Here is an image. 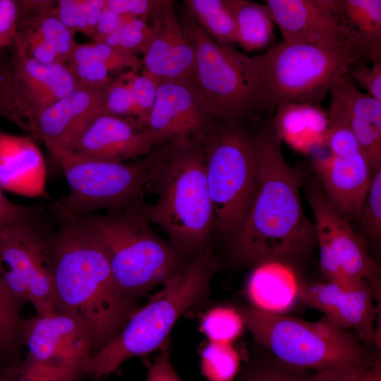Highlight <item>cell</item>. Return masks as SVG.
<instances>
[{"instance_id":"ac0fdd59","label":"cell","mask_w":381,"mask_h":381,"mask_svg":"<svg viewBox=\"0 0 381 381\" xmlns=\"http://www.w3.org/2000/svg\"><path fill=\"white\" fill-rule=\"evenodd\" d=\"M174 1L163 0L148 20L152 37L143 54V71L160 80L194 83L195 47L176 16Z\"/></svg>"},{"instance_id":"ee69618b","label":"cell","mask_w":381,"mask_h":381,"mask_svg":"<svg viewBox=\"0 0 381 381\" xmlns=\"http://www.w3.org/2000/svg\"><path fill=\"white\" fill-rule=\"evenodd\" d=\"M37 207L13 203L4 195L0 186V230L21 222L35 214Z\"/></svg>"},{"instance_id":"d590c367","label":"cell","mask_w":381,"mask_h":381,"mask_svg":"<svg viewBox=\"0 0 381 381\" xmlns=\"http://www.w3.org/2000/svg\"><path fill=\"white\" fill-rule=\"evenodd\" d=\"M128 74L134 118L140 122L146 118L155 104L160 80L143 70L140 73L128 71Z\"/></svg>"},{"instance_id":"681fc988","label":"cell","mask_w":381,"mask_h":381,"mask_svg":"<svg viewBox=\"0 0 381 381\" xmlns=\"http://www.w3.org/2000/svg\"><path fill=\"white\" fill-rule=\"evenodd\" d=\"M163 0H127L126 15L148 22Z\"/></svg>"},{"instance_id":"f1b7e54d","label":"cell","mask_w":381,"mask_h":381,"mask_svg":"<svg viewBox=\"0 0 381 381\" xmlns=\"http://www.w3.org/2000/svg\"><path fill=\"white\" fill-rule=\"evenodd\" d=\"M22 306L10 294L0 277V354L10 366L20 362L23 344Z\"/></svg>"},{"instance_id":"4fadbf2b","label":"cell","mask_w":381,"mask_h":381,"mask_svg":"<svg viewBox=\"0 0 381 381\" xmlns=\"http://www.w3.org/2000/svg\"><path fill=\"white\" fill-rule=\"evenodd\" d=\"M214 121L194 83L160 80L152 110L137 121L155 147L187 140L205 143L215 129Z\"/></svg>"},{"instance_id":"836d02e7","label":"cell","mask_w":381,"mask_h":381,"mask_svg":"<svg viewBox=\"0 0 381 381\" xmlns=\"http://www.w3.org/2000/svg\"><path fill=\"white\" fill-rule=\"evenodd\" d=\"M239 356L230 344L210 342L202 353V369L210 381H233Z\"/></svg>"},{"instance_id":"3957f363","label":"cell","mask_w":381,"mask_h":381,"mask_svg":"<svg viewBox=\"0 0 381 381\" xmlns=\"http://www.w3.org/2000/svg\"><path fill=\"white\" fill-rule=\"evenodd\" d=\"M159 147L151 152L152 164L147 183L157 200L145 210L174 248L194 259L211 249L215 234L205 174L204 143L187 140Z\"/></svg>"},{"instance_id":"ab89813d","label":"cell","mask_w":381,"mask_h":381,"mask_svg":"<svg viewBox=\"0 0 381 381\" xmlns=\"http://www.w3.org/2000/svg\"><path fill=\"white\" fill-rule=\"evenodd\" d=\"M67 65V64H66ZM77 84L94 86L109 85L113 80L111 71L102 62L95 59H86L67 65Z\"/></svg>"},{"instance_id":"7a4b0ae2","label":"cell","mask_w":381,"mask_h":381,"mask_svg":"<svg viewBox=\"0 0 381 381\" xmlns=\"http://www.w3.org/2000/svg\"><path fill=\"white\" fill-rule=\"evenodd\" d=\"M48 238L54 313L71 315L87 328L93 354L109 344L137 310L114 278L107 253L80 218L56 217Z\"/></svg>"},{"instance_id":"277c9868","label":"cell","mask_w":381,"mask_h":381,"mask_svg":"<svg viewBox=\"0 0 381 381\" xmlns=\"http://www.w3.org/2000/svg\"><path fill=\"white\" fill-rule=\"evenodd\" d=\"M219 265L212 249L193 259L181 274L138 308L109 344L90 357L83 373L93 378L109 375L126 360L162 346L181 315L207 296Z\"/></svg>"},{"instance_id":"d6986e66","label":"cell","mask_w":381,"mask_h":381,"mask_svg":"<svg viewBox=\"0 0 381 381\" xmlns=\"http://www.w3.org/2000/svg\"><path fill=\"white\" fill-rule=\"evenodd\" d=\"M109 85L78 83L40 115L31 138L42 142L52 158L71 151L83 129L101 113Z\"/></svg>"},{"instance_id":"e0dca14e","label":"cell","mask_w":381,"mask_h":381,"mask_svg":"<svg viewBox=\"0 0 381 381\" xmlns=\"http://www.w3.org/2000/svg\"><path fill=\"white\" fill-rule=\"evenodd\" d=\"M23 343L28 349L27 359L83 373L93 354L87 327L71 315L53 313L23 320Z\"/></svg>"},{"instance_id":"4316f807","label":"cell","mask_w":381,"mask_h":381,"mask_svg":"<svg viewBox=\"0 0 381 381\" xmlns=\"http://www.w3.org/2000/svg\"><path fill=\"white\" fill-rule=\"evenodd\" d=\"M229 1L234 18L236 43L246 52L268 47L274 39V23L267 5L246 0Z\"/></svg>"},{"instance_id":"44dd1931","label":"cell","mask_w":381,"mask_h":381,"mask_svg":"<svg viewBox=\"0 0 381 381\" xmlns=\"http://www.w3.org/2000/svg\"><path fill=\"white\" fill-rule=\"evenodd\" d=\"M315 169L328 202L349 220L358 219L372 176L364 152L347 157L330 154L318 159Z\"/></svg>"},{"instance_id":"7c38bea8","label":"cell","mask_w":381,"mask_h":381,"mask_svg":"<svg viewBox=\"0 0 381 381\" xmlns=\"http://www.w3.org/2000/svg\"><path fill=\"white\" fill-rule=\"evenodd\" d=\"M32 217L0 230V277L10 294L30 302L37 315L54 313V294L48 257V237Z\"/></svg>"},{"instance_id":"c3c4849f","label":"cell","mask_w":381,"mask_h":381,"mask_svg":"<svg viewBox=\"0 0 381 381\" xmlns=\"http://www.w3.org/2000/svg\"><path fill=\"white\" fill-rule=\"evenodd\" d=\"M80 3L87 24V35L92 37L106 6V0H80Z\"/></svg>"},{"instance_id":"74e56055","label":"cell","mask_w":381,"mask_h":381,"mask_svg":"<svg viewBox=\"0 0 381 381\" xmlns=\"http://www.w3.org/2000/svg\"><path fill=\"white\" fill-rule=\"evenodd\" d=\"M101 113L134 118L128 71L114 78L108 86Z\"/></svg>"},{"instance_id":"8d00e7d4","label":"cell","mask_w":381,"mask_h":381,"mask_svg":"<svg viewBox=\"0 0 381 381\" xmlns=\"http://www.w3.org/2000/svg\"><path fill=\"white\" fill-rule=\"evenodd\" d=\"M358 219L364 233L376 245L381 238V169L371 176Z\"/></svg>"},{"instance_id":"ffe728a7","label":"cell","mask_w":381,"mask_h":381,"mask_svg":"<svg viewBox=\"0 0 381 381\" xmlns=\"http://www.w3.org/2000/svg\"><path fill=\"white\" fill-rule=\"evenodd\" d=\"M155 147L137 120L100 113L83 129L71 152L116 162L147 156Z\"/></svg>"},{"instance_id":"4dcf8cb0","label":"cell","mask_w":381,"mask_h":381,"mask_svg":"<svg viewBox=\"0 0 381 381\" xmlns=\"http://www.w3.org/2000/svg\"><path fill=\"white\" fill-rule=\"evenodd\" d=\"M327 117L328 125L325 136V144L328 147L330 154L347 157L362 150L353 131L346 107L332 95Z\"/></svg>"},{"instance_id":"f5cc1de1","label":"cell","mask_w":381,"mask_h":381,"mask_svg":"<svg viewBox=\"0 0 381 381\" xmlns=\"http://www.w3.org/2000/svg\"><path fill=\"white\" fill-rule=\"evenodd\" d=\"M375 381H381V375L376 378Z\"/></svg>"},{"instance_id":"2e32d148","label":"cell","mask_w":381,"mask_h":381,"mask_svg":"<svg viewBox=\"0 0 381 381\" xmlns=\"http://www.w3.org/2000/svg\"><path fill=\"white\" fill-rule=\"evenodd\" d=\"M297 298L341 327L353 329L363 341L380 349V332L376 326L380 306L375 303L380 296L370 285L351 286L327 281L299 282Z\"/></svg>"},{"instance_id":"ba28073f","label":"cell","mask_w":381,"mask_h":381,"mask_svg":"<svg viewBox=\"0 0 381 381\" xmlns=\"http://www.w3.org/2000/svg\"><path fill=\"white\" fill-rule=\"evenodd\" d=\"M204 143L205 174L215 233L230 242L240 231L256 187L255 134L241 121H219Z\"/></svg>"},{"instance_id":"60d3db41","label":"cell","mask_w":381,"mask_h":381,"mask_svg":"<svg viewBox=\"0 0 381 381\" xmlns=\"http://www.w3.org/2000/svg\"><path fill=\"white\" fill-rule=\"evenodd\" d=\"M346 74L366 89L370 96L381 102V60L373 61L370 68L357 62L349 67Z\"/></svg>"},{"instance_id":"bcb514c9","label":"cell","mask_w":381,"mask_h":381,"mask_svg":"<svg viewBox=\"0 0 381 381\" xmlns=\"http://www.w3.org/2000/svg\"><path fill=\"white\" fill-rule=\"evenodd\" d=\"M132 18L134 17L117 14L106 5L101 13L95 32L92 37L93 41H97L102 37L121 29Z\"/></svg>"},{"instance_id":"5b68a950","label":"cell","mask_w":381,"mask_h":381,"mask_svg":"<svg viewBox=\"0 0 381 381\" xmlns=\"http://www.w3.org/2000/svg\"><path fill=\"white\" fill-rule=\"evenodd\" d=\"M79 218L103 244L120 290L137 302L181 274L193 260L154 233L143 205Z\"/></svg>"},{"instance_id":"603a6c76","label":"cell","mask_w":381,"mask_h":381,"mask_svg":"<svg viewBox=\"0 0 381 381\" xmlns=\"http://www.w3.org/2000/svg\"><path fill=\"white\" fill-rule=\"evenodd\" d=\"M299 282L292 266L280 262H266L255 267L247 291L255 308L281 313L297 298Z\"/></svg>"},{"instance_id":"5bb4252c","label":"cell","mask_w":381,"mask_h":381,"mask_svg":"<svg viewBox=\"0 0 381 381\" xmlns=\"http://www.w3.org/2000/svg\"><path fill=\"white\" fill-rule=\"evenodd\" d=\"M265 4L284 41L359 50L356 34L343 18L342 0H267Z\"/></svg>"},{"instance_id":"d6a6232c","label":"cell","mask_w":381,"mask_h":381,"mask_svg":"<svg viewBox=\"0 0 381 381\" xmlns=\"http://www.w3.org/2000/svg\"><path fill=\"white\" fill-rule=\"evenodd\" d=\"M86 59H95L104 64L111 73L126 68L138 72L142 62L138 56L127 54L99 42L78 44L75 45L67 62H76Z\"/></svg>"},{"instance_id":"816d5d0a","label":"cell","mask_w":381,"mask_h":381,"mask_svg":"<svg viewBox=\"0 0 381 381\" xmlns=\"http://www.w3.org/2000/svg\"><path fill=\"white\" fill-rule=\"evenodd\" d=\"M8 367H9V365L6 363V362L4 361V359L0 354V376L2 372Z\"/></svg>"},{"instance_id":"7bdbcfd3","label":"cell","mask_w":381,"mask_h":381,"mask_svg":"<svg viewBox=\"0 0 381 381\" xmlns=\"http://www.w3.org/2000/svg\"><path fill=\"white\" fill-rule=\"evenodd\" d=\"M381 375V360L377 356L369 368L316 373L317 381H375Z\"/></svg>"},{"instance_id":"cb8c5ba5","label":"cell","mask_w":381,"mask_h":381,"mask_svg":"<svg viewBox=\"0 0 381 381\" xmlns=\"http://www.w3.org/2000/svg\"><path fill=\"white\" fill-rule=\"evenodd\" d=\"M318 104H284L277 107L272 128L293 148L307 152L323 143L327 113Z\"/></svg>"},{"instance_id":"30bf717a","label":"cell","mask_w":381,"mask_h":381,"mask_svg":"<svg viewBox=\"0 0 381 381\" xmlns=\"http://www.w3.org/2000/svg\"><path fill=\"white\" fill-rule=\"evenodd\" d=\"M179 21L196 52L194 83L214 119L241 121L259 111L260 83L253 58L217 42L187 14Z\"/></svg>"},{"instance_id":"9c48e42d","label":"cell","mask_w":381,"mask_h":381,"mask_svg":"<svg viewBox=\"0 0 381 381\" xmlns=\"http://www.w3.org/2000/svg\"><path fill=\"white\" fill-rule=\"evenodd\" d=\"M63 171L68 194L52 207L55 217L79 218L106 210L139 207L152 164L151 152L133 162L80 157L71 151L53 157Z\"/></svg>"},{"instance_id":"1f68e13d","label":"cell","mask_w":381,"mask_h":381,"mask_svg":"<svg viewBox=\"0 0 381 381\" xmlns=\"http://www.w3.org/2000/svg\"><path fill=\"white\" fill-rule=\"evenodd\" d=\"M330 93L344 104L351 118L381 127V102L362 93L346 73L334 81Z\"/></svg>"},{"instance_id":"f546056e","label":"cell","mask_w":381,"mask_h":381,"mask_svg":"<svg viewBox=\"0 0 381 381\" xmlns=\"http://www.w3.org/2000/svg\"><path fill=\"white\" fill-rule=\"evenodd\" d=\"M312 372L286 364L267 351L249 360L233 381H317Z\"/></svg>"},{"instance_id":"f907efd6","label":"cell","mask_w":381,"mask_h":381,"mask_svg":"<svg viewBox=\"0 0 381 381\" xmlns=\"http://www.w3.org/2000/svg\"><path fill=\"white\" fill-rule=\"evenodd\" d=\"M0 381H30L18 373L13 366L6 368L0 377Z\"/></svg>"},{"instance_id":"f35d334b","label":"cell","mask_w":381,"mask_h":381,"mask_svg":"<svg viewBox=\"0 0 381 381\" xmlns=\"http://www.w3.org/2000/svg\"><path fill=\"white\" fill-rule=\"evenodd\" d=\"M152 34V27L147 21L132 18L121 28L119 44L116 49L135 56L143 55Z\"/></svg>"},{"instance_id":"e575fe53","label":"cell","mask_w":381,"mask_h":381,"mask_svg":"<svg viewBox=\"0 0 381 381\" xmlns=\"http://www.w3.org/2000/svg\"><path fill=\"white\" fill-rule=\"evenodd\" d=\"M202 326L210 341L222 344H231L245 327L238 310L228 307L210 310L204 317Z\"/></svg>"},{"instance_id":"d4e9b609","label":"cell","mask_w":381,"mask_h":381,"mask_svg":"<svg viewBox=\"0 0 381 381\" xmlns=\"http://www.w3.org/2000/svg\"><path fill=\"white\" fill-rule=\"evenodd\" d=\"M342 16L356 34L363 61L381 60V1L342 0Z\"/></svg>"},{"instance_id":"f6af8a7d","label":"cell","mask_w":381,"mask_h":381,"mask_svg":"<svg viewBox=\"0 0 381 381\" xmlns=\"http://www.w3.org/2000/svg\"><path fill=\"white\" fill-rule=\"evenodd\" d=\"M146 381H181L171 363L167 349L155 357L150 365Z\"/></svg>"},{"instance_id":"b9f144b4","label":"cell","mask_w":381,"mask_h":381,"mask_svg":"<svg viewBox=\"0 0 381 381\" xmlns=\"http://www.w3.org/2000/svg\"><path fill=\"white\" fill-rule=\"evenodd\" d=\"M19 16L20 1L0 0V49L14 43Z\"/></svg>"},{"instance_id":"6da1fadb","label":"cell","mask_w":381,"mask_h":381,"mask_svg":"<svg viewBox=\"0 0 381 381\" xmlns=\"http://www.w3.org/2000/svg\"><path fill=\"white\" fill-rule=\"evenodd\" d=\"M258 174L245 222L229 242L236 264L257 266L280 262L292 266L312 253L316 243L314 224L301 198L302 171L285 159L282 140L272 128L255 134Z\"/></svg>"},{"instance_id":"8992f818","label":"cell","mask_w":381,"mask_h":381,"mask_svg":"<svg viewBox=\"0 0 381 381\" xmlns=\"http://www.w3.org/2000/svg\"><path fill=\"white\" fill-rule=\"evenodd\" d=\"M236 309L257 343L293 367L315 373L369 368L378 356L355 334L325 317L313 322L253 306Z\"/></svg>"},{"instance_id":"7dc6e473","label":"cell","mask_w":381,"mask_h":381,"mask_svg":"<svg viewBox=\"0 0 381 381\" xmlns=\"http://www.w3.org/2000/svg\"><path fill=\"white\" fill-rule=\"evenodd\" d=\"M53 11L58 19L71 31H77L80 11V0H60L53 6Z\"/></svg>"},{"instance_id":"7402d4cb","label":"cell","mask_w":381,"mask_h":381,"mask_svg":"<svg viewBox=\"0 0 381 381\" xmlns=\"http://www.w3.org/2000/svg\"><path fill=\"white\" fill-rule=\"evenodd\" d=\"M43 156L29 135L0 129V186L25 196H46Z\"/></svg>"},{"instance_id":"83f0119b","label":"cell","mask_w":381,"mask_h":381,"mask_svg":"<svg viewBox=\"0 0 381 381\" xmlns=\"http://www.w3.org/2000/svg\"><path fill=\"white\" fill-rule=\"evenodd\" d=\"M186 14L212 40L229 46L236 43L234 14L229 0H185Z\"/></svg>"},{"instance_id":"9a60e30c","label":"cell","mask_w":381,"mask_h":381,"mask_svg":"<svg viewBox=\"0 0 381 381\" xmlns=\"http://www.w3.org/2000/svg\"><path fill=\"white\" fill-rule=\"evenodd\" d=\"M307 197L314 217L316 241L327 247L350 282L368 283L380 296V269L363 238L354 231L349 220L328 202L320 186L309 185Z\"/></svg>"},{"instance_id":"484cf974","label":"cell","mask_w":381,"mask_h":381,"mask_svg":"<svg viewBox=\"0 0 381 381\" xmlns=\"http://www.w3.org/2000/svg\"><path fill=\"white\" fill-rule=\"evenodd\" d=\"M52 1H20L18 21L33 28L53 46L61 61L66 64L75 45V33L53 11Z\"/></svg>"},{"instance_id":"52a82bcc","label":"cell","mask_w":381,"mask_h":381,"mask_svg":"<svg viewBox=\"0 0 381 381\" xmlns=\"http://www.w3.org/2000/svg\"><path fill=\"white\" fill-rule=\"evenodd\" d=\"M260 83L259 111L284 104H318L334 81L363 62L353 46L327 47L282 41L252 56Z\"/></svg>"},{"instance_id":"8fae6325","label":"cell","mask_w":381,"mask_h":381,"mask_svg":"<svg viewBox=\"0 0 381 381\" xmlns=\"http://www.w3.org/2000/svg\"><path fill=\"white\" fill-rule=\"evenodd\" d=\"M76 85L65 64L41 63L13 44L0 49V117L30 137L40 115Z\"/></svg>"}]
</instances>
